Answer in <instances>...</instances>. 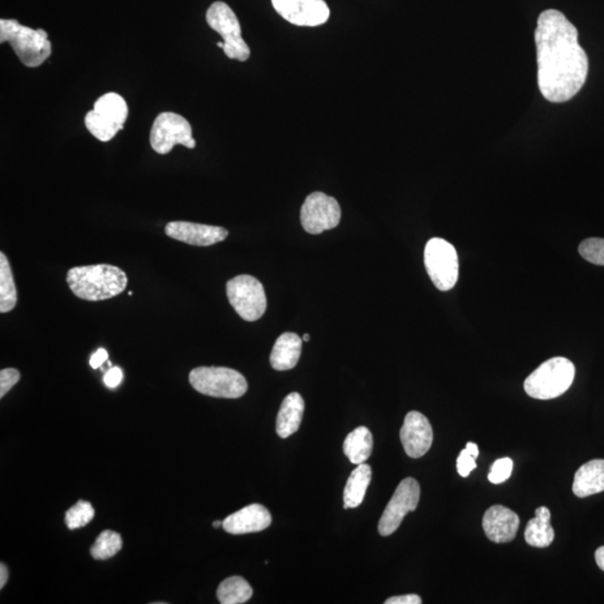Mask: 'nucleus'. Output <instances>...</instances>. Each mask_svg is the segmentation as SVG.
Segmentation results:
<instances>
[{"label":"nucleus","mask_w":604,"mask_h":604,"mask_svg":"<svg viewBox=\"0 0 604 604\" xmlns=\"http://www.w3.org/2000/svg\"><path fill=\"white\" fill-rule=\"evenodd\" d=\"M165 233L176 241L194 247H211L229 237V231L221 226L183 221L169 222L166 225Z\"/></svg>","instance_id":"obj_15"},{"label":"nucleus","mask_w":604,"mask_h":604,"mask_svg":"<svg viewBox=\"0 0 604 604\" xmlns=\"http://www.w3.org/2000/svg\"><path fill=\"white\" fill-rule=\"evenodd\" d=\"M0 43H10L27 67H38L52 54V44L44 29L24 27L16 20H0Z\"/></svg>","instance_id":"obj_3"},{"label":"nucleus","mask_w":604,"mask_h":604,"mask_svg":"<svg viewBox=\"0 0 604 604\" xmlns=\"http://www.w3.org/2000/svg\"><path fill=\"white\" fill-rule=\"evenodd\" d=\"M303 411H305V402L299 393H290L285 398L277 417L276 429L280 438L286 439L299 430Z\"/></svg>","instance_id":"obj_20"},{"label":"nucleus","mask_w":604,"mask_h":604,"mask_svg":"<svg viewBox=\"0 0 604 604\" xmlns=\"http://www.w3.org/2000/svg\"><path fill=\"white\" fill-rule=\"evenodd\" d=\"M190 383L197 392L212 397L239 398L247 391L246 377L229 367H196Z\"/></svg>","instance_id":"obj_6"},{"label":"nucleus","mask_w":604,"mask_h":604,"mask_svg":"<svg viewBox=\"0 0 604 604\" xmlns=\"http://www.w3.org/2000/svg\"><path fill=\"white\" fill-rule=\"evenodd\" d=\"M208 27L220 34L224 41V53L231 59L246 62L250 59V47L243 40L241 25L237 15L225 3L212 4L207 12Z\"/></svg>","instance_id":"obj_8"},{"label":"nucleus","mask_w":604,"mask_h":604,"mask_svg":"<svg viewBox=\"0 0 604 604\" xmlns=\"http://www.w3.org/2000/svg\"><path fill=\"white\" fill-rule=\"evenodd\" d=\"M96 516V511L87 500H79L66 514L67 529H76L88 525Z\"/></svg>","instance_id":"obj_27"},{"label":"nucleus","mask_w":604,"mask_h":604,"mask_svg":"<svg viewBox=\"0 0 604 604\" xmlns=\"http://www.w3.org/2000/svg\"><path fill=\"white\" fill-rule=\"evenodd\" d=\"M231 306L243 320H259L267 310V295L263 285L255 277L241 274L226 284Z\"/></svg>","instance_id":"obj_9"},{"label":"nucleus","mask_w":604,"mask_h":604,"mask_svg":"<svg viewBox=\"0 0 604 604\" xmlns=\"http://www.w3.org/2000/svg\"><path fill=\"white\" fill-rule=\"evenodd\" d=\"M216 45L220 47V49H224L225 46L224 42H218Z\"/></svg>","instance_id":"obj_39"},{"label":"nucleus","mask_w":604,"mask_h":604,"mask_svg":"<svg viewBox=\"0 0 604 604\" xmlns=\"http://www.w3.org/2000/svg\"><path fill=\"white\" fill-rule=\"evenodd\" d=\"M424 264L430 279L440 291H449L459 278V260L455 247L443 239H429L424 248Z\"/></svg>","instance_id":"obj_7"},{"label":"nucleus","mask_w":604,"mask_h":604,"mask_svg":"<svg viewBox=\"0 0 604 604\" xmlns=\"http://www.w3.org/2000/svg\"><path fill=\"white\" fill-rule=\"evenodd\" d=\"M8 580V569L6 568V565L2 563L0 565V589H4V586L6 585Z\"/></svg>","instance_id":"obj_35"},{"label":"nucleus","mask_w":604,"mask_h":604,"mask_svg":"<svg viewBox=\"0 0 604 604\" xmlns=\"http://www.w3.org/2000/svg\"><path fill=\"white\" fill-rule=\"evenodd\" d=\"M385 604H421L422 600L418 594H405L400 597H393L387 600Z\"/></svg>","instance_id":"obj_33"},{"label":"nucleus","mask_w":604,"mask_h":604,"mask_svg":"<svg viewBox=\"0 0 604 604\" xmlns=\"http://www.w3.org/2000/svg\"><path fill=\"white\" fill-rule=\"evenodd\" d=\"M400 438L406 455L414 459L423 457L434 443V430L429 420L418 411H411L406 414Z\"/></svg>","instance_id":"obj_14"},{"label":"nucleus","mask_w":604,"mask_h":604,"mask_svg":"<svg viewBox=\"0 0 604 604\" xmlns=\"http://www.w3.org/2000/svg\"><path fill=\"white\" fill-rule=\"evenodd\" d=\"M128 114L127 102L120 94L106 93L94 102L93 110L85 115V127L98 140L106 143L123 129Z\"/></svg>","instance_id":"obj_5"},{"label":"nucleus","mask_w":604,"mask_h":604,"mask_svg":"<svg viewBox=\"0 0 604 604\" xmlns=\"http://www.w3.org/2000/svg\"><path fill=\"white\" fill-rule=\"evenodd\" d=\"M17 290L10 261L4 252L0 254V312L7 314L17 305Z\"/></svg>","instance_id":"obj_25"},{"label":"nucleus","mask_w":604,"mask_h":604,"mask_svg":"<svg viewBox=\"0 0 604 604\" xmlns=\"http://www.w3.org/2000/svg\"><path fill=\"white\" fill-rule=\"evenodd\" d=\"M374 440L371 431L359 427L346 436L344 453L353 465H361L371 457Z\"/></svg>","instance_id":"obj_23"},{"label":"nucleus","mask_w":604,"mask_h":604,"mask_svg":"<svg viewBox=\"0 0 604 604\" xmlns=\"http://www.w3.org/2000/svg\"><path fill=\"white\" fill-rule=\"evenodd\" d=\"M554 529L551 525V513L546 507H538L535 517L527 524L525 541L534 547H547L554 541Z\"/></svg>","instance_id":"obj_21"},{"label":"nucleus","mask_w":604,"mask_h":604,"mask_svg":"<svg viewBox=\"0 0 604 604\" xmlns=\"http://www.w3.org/2000/svg\"><path fill=\"white\" fill-rule=\"evenodd\" d=\"M123 373L119 367H113L105 375V384L109 388H117L122 382Z\"/></svg>","instance_id":"obj_32"},{"label":"nucleus","mask_w":604,"mask_h":604,"mask_svg":"<svg viewBox=\"0 0 604 604\" xmlns=\"http://www.w3.org/2000/svg\"><path fill=\"white\" fill-rule=\"evenodd\" d=\"M602 491H604V460L594 459L581 466L574 477V495L578 498H585Z\"/></svg>","instance_id":"obj_19"},{"label":"nucleus","mask_w":604,"mask_h":604,"mask_svg":"<svg viewBox=\"0 0 604 604\" xmlns=\"http://www.w3.org/2000/svg\"><path fill=\"white\" fill-rule=\"evenodd\" d=\"M576 376V366L568 358L554 357L543 363L525 380L524 389L537 400H552L568 391Z\"/></svg>","instance_id":"obj_4"},{"label":"nucleus","mask_w":604,"mask_h":604,"mask_svg":"<svg viewBox=\"0 0 604 604\" xmlns=\"http://www.w3.org/2000/svg\"><path fill=\"white\" fill-rule=\"evenodd\" d=\"M67 282L76 297L96 302L122 294L128 286V277L115 265L94 264L68 270Z\"/></svg>","instance_id":"obj_2"},{"label":"nucleus","mask_w":604,"mask_h":604,"mask_svg":"<svg viewBox=\"0 0 604 604\" xmlns=\"http://www.w3.org/2000/svg\"><path fill=\"white\" fill-rule=\"evenodd\" d=\"M20 380V373L16 368H5L0 372V397L6 396Z\"/></svg>","instance_id":"obj_31"},{"label":"nucleus","mask_w":604,"mask_h":604,"mask_svg":"<svg viewBox=\"0 0 604 604\" xmlns=\"http://www.w3.org/2000/svg\"><path fill=\"white\" fill-rule=\"evenodd\" d=\"M341 217L340 203L325 192L308 195L300 211L302 228L310 234H320L337 228Z\"/></svg>","instance_id":"obj_11"},{"label":"nucleus","mask_w":604,"mask_h":604,"mask_svg":"<svg viewBox=\"0 0 604 604\" xmlns=\"http://www.w3.org/2000/svg\"><path fill=\"white\" fill-rule=\"evenodd\" d=\"M214 529H218V527L223 526V522L216 521L213 522Z\"/></svg>","instance_id":"obj_37"},{"label":"nucleus","mask_w":604,"mask_h":604,"mask_svg":"<svg viewBox=\"0 0 604 604\" xmlns=\"http://www.w3.org/2000/svg\"><path fill=\"white\" fill-rule=\"evenodd\" d=\"M302 340L297 333H285L274 344L270 363L276 371H289L297 365L302 357Z\"/></svg>","instance_id":"obj_18"},{"label":"nucleus","mask_w":604,"mask_h":604,"mask_svg":"<svg viewBox=\"0 0 604 604\" xmlns=\"http://www.w3.org/2000/svg\"><path fill=\"white\" fill-rule=\"evenodd\" d=\"M482 529L491 542L509 543L516 537L520 529V517L512 509L495 505L483 515Z\"/></svg>","instance_id":"obj_16"},{"label":"nucleus","mask_w":604,"mask_h":604,"mask_svg":"<svg viewBox=\"0 0 604 604\" xmlns=\"http://www.w3.org/2000/svg\"><path fill=\"white\" fill-rule=\"evenodd\" d=\"M420 500V485L414 478H405L385 508L379 522V532L389 537L400 527L404 517L417 509Z\"/></svg>","instance_id":"obj_12"},{"label":"nucleus","mask_w":604,"mask_h":604,"mask_svg":"<svg viewBox=\"0 0 604 604\" xmlns=\"http://www.w3.org/2000/svg\"><path fill=\"white\" fill-rule=\"evenodd\" d=\"M595 562L604 571V546L599 547L597 552H595Z\"/></svg>","instance_id":"obj_36"},{"label":"nucleus","mask_w":604,"mask_h":604,"mask_svg":"<svg viewBox=\"0 0 604 604\" xmlns=\"http://www.w3.org/2000/svg\"><path fill=\"white\" fill-rule=\"evenodd\" d=\"M513 460L509 458H501L496 460L491 466L490 474L488 475V479L491 483L498 485V483L505 482L511 477L513 471Z\"/></svg>","instance_id":"obj_30"},{"label":"nucleus","mask_w":604,"mask_h":604,"mask_svg":"<svg viewBox=\"0 0 604 604\" xmlns=\"http://www.w3.org/2000/svg\"><path fill=\"white\" fill-rule=\"evenodd\" d=\"M106 361H108V351L100 349H98L97 353L93 354V357L90 359V365H91L94 370H97V368L101 367L102 364Z\"/></svg>","instance_id":"obj_34"},{"label":"nucleus","mask_w":604,"mask_h":604,"mask_svg":"<svg viewBox=\"0 0 604 604\" xmlns=\"http://www.w3.org/2000/svg\"><path fill=\"white\" fill-rule=\"evenodd\" d=\"M478 456V445L474 443H467L466 448L462 450L457 459V470L461 477H468L471 471L477 468L475 459H477Z\"/></svg>","instance_id":"obj_29"},{"label":"nucleus","mask_w":604,"mask_h":604,"mask_svg":"<svg viewBox=\"0 0 604 604\" xmlns=\"http://www.w3.org/2000/svg\"><path fill=\"white\" fill-rule=\"evenodd\" d=\"M310 336L308 335V333H305V335H303V337H302V341H310Z\"/></svg>","instance_id":"obj_38"},{"label":"nucleus","mask_w":604,"mask_h":604,"mask_svg":"<svg viewBox=\"0 0 604 604\" xmlns=\"http://www.w3.org/2000/svg\"><path fill=\"white\" fill-rule=\"evenodd\" d=\"M372 482V468L364 464L351 473L344 490V508H357L365 498L368 486Z\"/></svg>","instance_id":"obj_22"},{"label":"nucleus","mask_w":604,"mask_h":604,"mask_svg":"<svg viewBox=\"0 0 604 604\" xmlns=\"http://www.w3.org/2000/svg\"><path fill=\"white\" fill-rule=\"evenodd\" d=\"M272 6L282 19L297 27H320L331 16L325 0H272Z\"/></svg>","instance_id":"obj_13"},{"label":"nucleus","mask_w":604,"mask_h":604,"mask_svg":"<svg viewBox=\"0 0 604 604\" xmlns=\"http://www.w3.org/2000/svg\"><path fill=\"white\" fill-rule=\"evenodd\" d=\"M122 535L114 532V530H105L98 535L96 543L93 544L91 556L98 561L109 560L122 551Z\"/></svg>","instance_id":"obj_26"},{"label":"nucleus","mask_w":604,"mask_h":604,"mask_svg":"<svg viewBox=\"0 0 604 604\" xmlns=\"http://www.w3.org/2000/svg\"><path fill=\"white\" fill-rule=\"evenodd\" d=\"M150 145L157 153L167 155L176 145L194 149L196 141L192 138L191 123L183 115L175 113H162L157 115L150 131Z\"/></svg>","instance_id":"obj_10"},{"label":"nucleus","mask_w":604,"mask_h":604,"mask_svg":"<svg viewBox=\"0 0 604 604\" xmlns=\"http://www.w3.org/2000/svg\"><path fill=\"white\" fill-rule=\"evenodd\" d=\"M272 517L268 509L259 504L239 509L223 521V529L232 535L261 532L271 525Z\"/></svg>","instance_id":"obj_17"},{"label":"nucleus","mask_w":604,"mask_h":604,"mask_svg":"<svg viewBox=\"0 0 604 604\" xmlns=\"http://www.w3.org/2000/svg\"><path fill=\"white\" fill-rule=\"evenodd\" d=\"M578 254L590 263L604 265V239H584L578 247Z\"/></svg>","instance_id":"obj_28"},{"label":"nucleus","mask_w":604,"mask_h":604,"mask_svg":"<svg viewBox=\"0 0 604 604\" xmlns=\"http://www.w3.org/2000/svg\"><path fill=\"white\" fill-rule=\"evenodd\" d=\"M535 43L542 96L553 104L571 100L589 73V58L578 44L577 27L563 12L547 10L538 17Z\"/></svg>","instance_id":"obj_1"},{"label":"nucleus","mask_w":604,"mask_h":604,"mask_svg":"<svg viewBox=\"0 0 604 604\" xmlns=\"http://www.w3.org/2000/svg\"><path fill=\"white\" fill-rule=\"evenodd\" d=\"M254 594L251 585L246 578L231 577L225 578L217 589V599L222 604L246 603Z\"/></svg>","instance_id":"obj_24"}]
</instances>
